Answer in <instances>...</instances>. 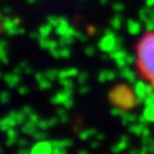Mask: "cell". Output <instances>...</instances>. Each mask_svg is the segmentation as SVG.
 <instances>
[{
  "label": "cell",
  "mask_w": 154,
  "mask_h": 154,
  "mask_svg": "<svg viewBox=\"0 0 154 154\" xmlns=\"http://www.w3.org/2000/svg\"><path fill=\"white\" fill-rule=\"evenodd\" d=\"M136 63L140 75L154 86V30L149 31L137 46Z\"/></svg>",
  "instance_id": "6da1fadb"
},
{
  "label": "cell",
  "mask_w": 154,
  "mask_h": 154,
  "mask_svg": "<svg viewBox=\"0 0 154 154\" xmlns=\"http://www.w3.org/2000/svg\"><path fill=\"white\" fill-rule=\"evenodd\" d=\"M147 1H149V5H153V4H154V0H147Z\"/></svg>",
  "instance_id": "7a4b0ae2"
}]
</instances>
